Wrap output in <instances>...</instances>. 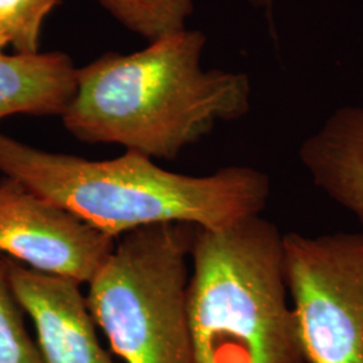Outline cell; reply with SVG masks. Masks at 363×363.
Here are the masks:
<instances>
[{
  "label": "cell",
  "instance_id": "obj_1",
  "mask_svg": "<svg viewBox=\"0 0 363 363\" xmlns=\"http://www.w3.org/2000/svg\"><path fill=\"white\" fill-rule=\"evenodd\" d=\"M150 42L78 69L76 94L61 116L72 136L172 160L217 124L249 112L245 73L202 67L203 33L183 28Z\"/></svg>",
  "mask_w": 363,
  "mask_h": 363
},
{
  "label": "cell",
  "instance_id": "obj_2",
  "mask_svg": "<svg viewBox=\"0 0 363 363\" xmlns=\"http://www.w3.org/2000/svg\"><path fill=\"white\" fill-rule=\"evenodd\" d=\"M0 172L113 240L160 223L228 229L261 216L271 196L269 177L247 166L194 177L162 169L135 151L89 160L43 151L3 133Z\"/></svg>",
  "mask_w": 363,
  "mask_h": 363
},
{
  "label": "cell",
  "instance_id": "obj_3",
  "mask_svg": "<svg viewBox=\"0 0 363 363\" xmlns=\"http://www.w3.org/2000/svg\"><path fill=\"white\" fill-rule=\"evenodd\" d=\"M190 259L195 363H307L274 223L255 216L222 230L195 228Z\"/></svg>",
  "mask_w": 363,
  "mask_h": 363
},
{
  "label": "cell",
  "instance_id": "obj_4",
  "mask_svg": "<svg viewBox=\"0 0 363 363\" xmlns=\"http://www.w3.org/2000/svg\"><path fill=\"white\" fill-rule=\"evenodd\" d=\"M194 226L160 223L117 238L88 283L91 316L125 363H195L187 313Z\"/></svg>",
  "mask_w": 363,
  "mask_h": 363
},
{
  "label": "cell",
  "instance_id": "obj_5",
  "mask_svg": "<svg viewBox=\"0 0 363 363\" xmlns=\"http://www.w3.org/2000/svg\"><path fill=\"white\" fill-rule=\"evenodd\" d=\"M307 363H363V233L284 234Z\"/></svg>",
  "mask_w": 363,
  "mask_h": 363
},
{
  "label": "cell",
  "instance_id": "obj_6",
  "mask_svg": "<svg viewBox=\"0 0 363 363\" xmlns=\"http://www.w3.org/2000/svg\"><path fill=\"white\" fill-rule=\"evenodd\" d=\"M115 244L116 240L21 182L0 179V256L82 286L91 281Z\"/></svg>",
  "mask_w": 363,
  "mask_h": 363
},
{
  "label": "cell",
  "instance_id": "obj_7",
  "mask_svg": "<svg viewBox=\"0 0 363 363\" xmlns=\"http://www.w3.org/2000/svg\"><path fill=\"white\" fill-rule=\"evenodd\" d=\"M13 292L37 331L43 363H115L101 346L81 284L9 259Z\"/></svg>",
  "mask_w": 363,
  "mask_h": 363
},
{
  "label": "cell",
  "instance_id": "obj_8",
  "mask_svg": "<svg viewBox=\"0 0 363 363\" xmlns=\"http://www.w3.org/2000/svg\"><path fill=\"white\" fill-rule=\"evenodd\" d=\"M313 186L346 210L363 233V106L334 111L298 150Z\"/></svg>",
  "mask_w": 363,
  "mask_h": 363
},
{
  "label": "cell",
  "instance_id": "obj_9",
  "mask_svg": "<svg viewBox=\"0 0 363 363\" xmlns=\"http://www.w3.org/2000/svg\"><path fill=\"white\" fill-rule=\"evenodd\" d=\"M77 70L65 52H0V120L62 116L76 94Z\"/></svg>",
  "mask_w": 363,
  "mask_h": 363
},
{
  "label": "cell",
  "instance_id": "obj_10",
  "mask_svg": "<svg viewBox=\"0 0 363 363\" xmlns=\"http://www.w3.org/2000/svg\"><path fill=\"white\" fill-rule=\"evenodd\" d=\"M130 31L154 39L186 28L194 0H97Z\"/></svg>",
  "mask_w": 363,
  "mask_h": 363
},
{
  "label": "cell",
  "instance_id": "obj_11",
  "mask_svg": "<svg viewBox=\"0 0 363 363\" xmlns=\"http://www.w3.org/2000/svg\"><path fill=\"white\" fill-rule=\"evenodd\" d=\"M13 292L9 259L0 256V363H43Z\"/></svg>",
  "mask_w": 363,
  "mask_h": 363
},
{
  "label": "cell",
  "instance_id": "obj_12",
  "mask_svg": "<svg viewBox=\"0 0 363 363\" xmlns=\"http://www.w3.org/2000/svg\"><path fill=\"white\" fill-rule=\"evenodd\" d=\"M58 3L60 0H0V31L15 52H39L43 22Z\"/></svg>",
  "mask_w": 363,
  "mask_h": 363
},
{
  "label": "cell",
  "instance_id": "obj_13",
  "mask_svg": "<svg viewBox=\"0 0 363 363\" xmlns=\"http://www.w3.org/2000/svg\"><path fill=\"white\" fill-rule=\"evenodd\" d=\"M9 46V42L6 37L3 35V33L0 31V52H4V49Z\"/></svg>",
  "mask_w": 363,
  "mask_h": 363
},
{
  "label": "cell",
  "instance_id": "obj_14",
  "mask_svg": "<svg viewBox=\"0 0 363 363\" xmlns=\"http://www.w3.org/2000/svg\"><path fill=\"white\" fill-rule=\"evenodd\" d=\"M257 6H262V7H267V9H271L272 6V0H253Z\"/></svg>",
  "mask_w": 363,
  "mask_h": 363
}]
</instances>
